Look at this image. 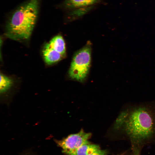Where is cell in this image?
I'll use <instances>...</instances> for the list:
<instances>
[{
	"label": "cell",
	"instance_id": "cell-1",
	"mask_svg": "<svg viewBox=\"0 0 155 155\" xmlns=\"http://www.w3.org/2000/svg\"><path fill=\"white\" fill-rule=\"evenodd\" d=\"M113 129L128 139L134 152L155 141V102L127 103L115 120Z\"/></svg>",
	"mask_w": 155,
	"mask_h": 155
},
{
	"label": "cell",
	"instance_id": "cell-2",
	"mask_svg": "<svg viewBox=\"0 0 155 155\" xmlns=\"http://www.w3.org/2000/svg\"><path fill=\"white\" fill-rule=\"evenodd\" d=\"M40 0H28L20 5L9 17L5 35L17 41L30 37L38 18Z\"/></svg>",
	"mask_w": 155,
	"mask_h": 155
},
{
	"label": "cell",
	"instance_id": "cell-3",
	"mask_svg": "<svg viewBox=\"0 0 155 155\" xmlns=\"http://www.w3.org/2000/svg\"><path fill=\"white\" fill-rule=\"evenodd\" d=\"M91 47L87 44L74 55L69 71L72 79L82 82L86 78L90 67Z\"/></svg>",
	"mask_w": 155,
	"mask_h": 155
},
{
	"label": "cell",
	"instance_id": "cell-4",
	"mask_svg": "<svg viewBox=\"0 0 155 155\" xmlns=\"http://www.w3.org/2000/svg\"><path fill=\"white\" fill-rule=\"evenodd\" d=\"M91 136V133H86L82 129L78 133L70 135L56 142L64 153L70 155L81 146L88 143V140Z\"/></svg>",
	"mask_w": 155,
	"mask_h": 155
},
{
	"label": "cell",
	"instance_id": "cell-5",
	"mask_svg": "<svg viewBox=\"0 0 155 155\" xmlns=\"http://www.w3.org/2000/svg\"><path fill=\"white\" fill-rule=\"evenodd\" d=\"M103 0H64L60 7L68 11L94 7Z\"/></svg>",
	"mask_w": 155,
	"mask_h": 155
},
{
	"label": "cell",
	"instance_id": "cell-6",
	"mask_svg": "<svg viewBox=\"0 0 155 155\" xmlns=\"http://www.w3.org/2000/svg\"><path fill=\"white\" fill-rule=\"evenodd\" d=\"M42 53L44 61L48 65L54 64L64 57L60 53L51 48L48 43L44 45Z\"/></svg>",
	"mask_w": 155,
	"mask_h": 155
},
{
	"label": "cell",
	"instance_id": "cell-7",
	"mask_svg": "<svg viewBox=\"0 0 155 155\" xmlns=\"http://www.w3.org/2000/svg\"><path fill=\"white\" fill-rule=\"evenodd\" d=\"M48 43L51 48L65 57L66 55L65 43L61 35H58L54 36Z\"/></svg>",
	"mask_w": 155,
	"mask_h": 155
},
{
	"label": "cell",
	"instance_id": "cell-8",
	"mask_svg": "<svg viewBox=\"0 0 155 155\" xmlns=\"http://www.w3.org/2000/svg\"><path fill=\"white\" fill-rule=\"evenodd\" d=\"M99 149L98 145L90 144L88 142L81 146L70 155H88Z\"/></svg>",
	"mask_w": 155,
	"mask_h": 155
},
{
	"label": "cell",
	"instance_id": "cell-9",
	"mask_svg": "<svg viewBox=\"0 0 155 155\" xmlns=\"http://www.w3.org/2000/svg\"><path fill=\"white\" fill-rule=\"evenodd\" d=\"M12 80L1 73L0 74V91L1 93L6 91L11 86Z\"/></svg>",
	"mask_w": 155,
	"mask_h": 155
},
{
	"label": "cell",
	"instance_id": "cell-10",
	"mask_svg": "<svg viewBox=\"0 0 155 155\" xmlns=\"http://www.w3.org/2000/svg\"><path fill=\"white\" fill-rule=\"evenodd\" d=\"M107 151L106 150H101L100 149L94 151L88 155H106Z\"/></svg>",
	"mask_w": 155,
	"mask_h": 155
},
{
	"label": "cell",
	"instance_id": "cell-11",
	"mask_svg": "<svg viewBox=\"0 0 155 155\" xmlns=\"http://www.w3.org/2000/svg\"><path fill=\"white\" fill-rule=\"evenodd\" d=\"M140 153L138 152H134L133 155H140Z\"/></svg>",
	"mask_w": 155,
	"mask_h": 155
}]
</instances>
